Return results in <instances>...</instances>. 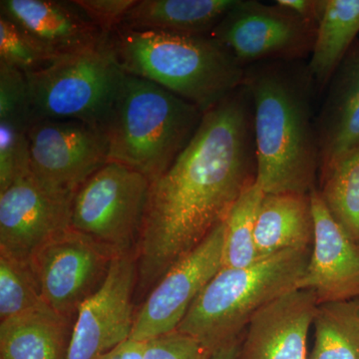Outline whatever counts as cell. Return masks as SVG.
<instances>
[{
    "label": "cell",
    "mask_w": 359,
    "mask_h": 359,
    "mask_svg": "<svg viewBox=\"0 0 359 359\" xmlns=\"http://www.w3.org/2000/svg\"><path fill=\"white\" fill-rule=\"evenodd\" d=\"M264 197L259 184L242 194L226 218L222 269H241L259 261L255 241L257 215Z\"/></svg>",
    "instance_id": "cb8c5ba5"
},
{
    "label": "cell",
    "mask_w": 359,
    "mask_h": 359,
    "mask_svg": "<svg viewBox=\"0 0 359 359\" xmlns=\"http://www.w3.org/2000/svg\"><path fill=\"white\" fill-rule=\"evenodd\" d=\"M209 354L192 337L175 330L146 342L144 359H205Z\"/></svg>",
    "instance_id": "83f0119b"
},
{
    "label": "cell",
    "mask_w": 359,
    "mask_h": 359,
    "mask_svg": "<svg viewBox=\"0 0 359 359\" xmlns=\"http://www.w3.org/2000/svg\"><path fill=\"white\" fill-rule=\"evenodd\" d=\"M359 33V0H327L308 63L318 92L353 47Z\"/></svg>",
    "instance_id": "44dd1931"
},
{
    "label": "cell",
    "mask_w": 359,
    "mask_h": 359,
    "mask_svg": "<svg viewBox=\"0 0 359 359\" xmlns=\"http://www.w3.org/2000/svg\"><path fill=\"white\" fill-rule=\"evenodd\" d=\"M311 200L313 244L297 289L311 290L318 304L359 299V245L328 212L318 189Z\"/></svg>",
    "instance_id": "5bb4252c"
},
{
    "label": "cell",
    "mask_w": 359,
    "mask_h": 359,
    "mask_svg": "<svg viewBox=\"0 0 359 359\" xmlns=\"http://www.w3.org/2000/svg\"><path fill=\"white\" fill-rule=\"evenodd\" d=\"M325 1L327 0H278L276 4L318 25L325 11Z\"/></svg>",
    "instance_id": "f546056e"
},
{
    "label": "cell",
    "mask_w": 359,
    "mask_h": 359,
    "mask_svg": "<svg viewBox=\"0 0 359 359\" xmlns=\"http://www.w3.org/2000/svg\"><path fill=\"white\" fill-rule=\"evenodd\" d=\"M146 342L128 339L97 359H144Z\"/></svg>",
    "instance_id": "4dcf8cb0"
},
{
    "label": "cell",
    "mask_w": 359,
    "mask_h": 359,
    "mask_svg": "<svg viewBox=\"0 0 359 359\" xmlns=\"http://www.w3.org/2000/svg\"><path fill=\"white\" fill-rule=\"evenodd\" d=\"M138 0H74V4L101 30L109 35L121 27L125 16Z\"/></svg>",
    "instance_id": "f1b7e54d"
},
{
    "label": "cell",
    "mask_w": 359,
    "mask_h": 359,
    "mask_svg": "<svg viewBox=\"0 0 359 359\" xmlns=\"http://www.w3.org/2000/svg\"><path fill=\"white\" fill-rule=\"evenodd\" d=\"M313 238L311 194H264L255 230L259 259L283 250L311 249Z\"/></svg>",
    "instance_id": "ac0fdd59"
},
{
    "label": "cell",
    "mask_w": 359,
    "mask_h": 359,
    "mask_svg": "<svg viewBox=\"0 0 359 359\" xmlns=\"http://www.w3.org/2000/svg\"><path fill=\"white\" fill-rule=\"evenodd\" d=\"M30 262L0 254V320H7L44 306Z\"/></svg>",
    "instance_id": "d4e9b609"
},
{
    "label": "cell",
    "mask_w": 359,
    "mask_h": 359,
    "mask_svg": "<svg viewBox=\"0 0 359 359\" xmlns=\"http://www.w3.org/2000/svg\"><path fill=\"white\" fill-rule=\"evenodd\" d=\"M30 174L42 188L72 199L108 162L102 129L72 120H40L28 129Z\"/></svg>",
    "instance_id": "9c48e42d"
},
{
    "label": "cell",
    "mask_w": 359,
    "mask_h": 359,
    "mask_svg": "<svg viewBox=\"0 0 359 359\" xmlns=\"http://www.w3.org/2000/svg\"><path fill=\"white\" fill-rule=\"evenodd\" d=\"M25 76L32 123L72 120L103 130L121 89L125 73L104 46L61 56Z\"/></svg>",
    "instance_id": "8992f818"
},
{
    "label": "cell",
    "mask_w": 359,
    "mask_h": 359,
    "mask_svg": "<svg viewBox=\"0 0 359 359\" xmlns=\"http://www.w3.org/2000/svg\"><path fill=\"white\" fill-rule=\"evenodd\" d=\"M316 113L320 172L359 149V40L347 52L328 82Z\"/></svg>",
    "instance_id": "e0dca14e"
},
{
    "label": "cell",
    "mask_w": 359,
    "mask_h": 359,
    "mask_svg": "<svg viewBox=\"0 0 359 359\" xmlns=\"http://www.w3.org/2000/svg\"><path fill=\"white\" fill-rule=\"evenodd\" d=\"M136 285V254L116 255L100 287L77 309L65 359H97L130 339Z\"/></svg>",
    "instance_id": "7c38bea8"
},
{
    "label": "cell",
    "mask_w": 359,
    "mask_h": 359,
    "mask_svg": "<svg viewBox=\"0 0 359 359\" xmlns=\"http://www.w3.org/2000/svg\"><path fill=\"white\" fill-rule=\"evenodd\" d=\"M0 11L55 57L102 48L107 40L73 1L1 0Z\"/></svg>",
    "instance_id": "2e32d148"
},
{
    "label": "cell",
    "mask_w": 359,
    "mask_h": 359,
    "mask_svg": "<svg viewBox=\"0 0 359 359\" xmlns=\"http://www.w3.org/2000/svg\"><path fill=\"white\" fill-rule=\"evenodd\" d=\"M56 58L20 25L0 14V62L28 74Z\"/></svg>",
    "instance_id": "484cf974"
},
{
    "label": "cell",
    "mask_w": 359,
    "mask_h": 359,
    "mask_svg": "<svg viewBox=\"0 0 359 359\" xmlns=\"http://www.w3.org/2000/svg\"><path fill=\"white\" fill-rule=\"evenodd\" d=\"M203 115L197 106L169 90L125 73L103 129L108 162L131 168L152 183L188 145Z\"/></svg>",
    "instance_id": "277c9868"
},
{
    "label": "cell",
    "mask_w": 359,
    "mask_h": 359,
    "mask_svg": "<svg viewBox=\"0 0 359 359\" xmlns=\"http://www.w3.org/2000/svg\"><path fill=\"white\" fill-rule=\"evenodd\" d=\"M240 339L231 341L226 346L219 347L217 351H212L205 359H238L241 351Z\"/></svg>",
    "instance_id": "1f68e13d"
},
{
    "label": "cell",
    "mask_w": 359,
    "mask_h": 359,
    "mask_svg": "<svg viewBox=\"0 0 359 359\" xmlns=\"http://www.w3.org/2000/svg\"><path fill=\"white\" fill-rule=\"evenodd\" d=\"M105 48L123 72L160 85L203 113L242 86L245 66L210 35L118 28Z\"/></svg>",
    "instance_id": "3957f363"
},
{
    "label": "cell",
    "mask_w": 359,
    "mask_h": 359,
    "mask_svg": "<svg viewBox=\"0 0 359 359\" xmlns=\"http://www.w3.org/2000/svg\"><path fill=\"white\" fill-rule=\"evenodd\" d=\"M318 183L328 212L359 245V149L321 174Z\"/></svg>",
    "instance_id": "603a6c76"
},
{
    "label": "cell",
    "mask_w": 359,
    "mask_h": 359,
    "mask_svg": "<svg viewBox=\"0 0 359 359\" xmlns=\"http://www.w3.org/2000/svg\"><path fill=\"white\" fill-rule=\"evenodd\" d=\"M72 202L45 190L30 173L16 180L0 192V254L30 262L71 229Z\"/></svg>",
    "instance_id": "4fadbf2b"
},
{
    "label": "cell",
    "mask_w": 359,
    "mask_h": 359,
    "mask_svg": "<svg viewBox=\"0 0 359 359\" xmlns=\"http://www.w3.org/2000/svg\"><path fill=\"white\" fill-rule=\"evenodd\" d=\"M29 126L0 121V192L30 173Z\"/></svg>",
    "instance_id": "4316f807"
},
{
    "label": "cell",
    "mask_w": 359,
    "mask_h": 359,
    "mask_svg": "<svg viewBox=\"0 0 359 359\" xmlns=\"http://www.w3.org/2000/svg\"><path fill=\"white\" fill-rule=\"evenodd\" d=\"M224 230V222L156 283L135 316L130 339L147 342L177 330L194 302L222 269Z\"/></svg>",
    "instance_id": "8fae6325"
},
{
    "label": "cell",
    "mask_w": 359,
    "mask_h": 359,
    "mask_svg": "<svg viewBox=\"0 0 359 359\" xmlns=\"http://www.w3.org/2000/svg\"><path fill=\"white\" fill-rule=\"evenodd\" d=\"M311 252V249L283 250L245 268L219 269L177 332L192 337L210 353L240 339L257 311L297 289Z\"/></svg>",
    "instance_id": "5b68a950"
},
{
    "label": "cell",
    "mask_w": 359,
    "mask_h": 359,
    "mask_svg": "<svg viewBox=\"0 0 359 359\" xmlns=\"http://www.w3.org/2000/svg\"><path fill=\"white\" fill-rule=\"evenodd\" d=\"M257 173L252 99L243 84L204 113L186 148L150 184L137 244L139 287L156 285L226 222Z\"/></svg>",
    "instance_id": "6da1fadb"
},
{
    "label": "cell",
    "mask_w": 359,
    "mask_h": 359,
    "mask_svg": "<svg viewBox=\"0 0 359 359\" xmlns=\"http://www.w3.org/2000/svg\"><path fill=\"white\" fill-rule=\"evenodd\" d=\"M309 359H359V299L320 304Z\"/></svg>",
    "instance_id": "7402d4cb"
},
{
    "label": "cell",
    "mask_w": 359,
    "mask_h": 359,
    "mask_svg": "<svg viewBox=\"0 0 359 359\" xmlns=\"http://www.w3.org/2000/svg\"><path fill=\"white\" fill-rule=\"evenodd\" d=\"M69 320L44 304L0 321V359H65Z\"/></svg>",
    "instance_id": "ffe728a7"
},
{
    "label": "cell",
    "mask_w": 359,
    "mask_h": 359,
    "mask_svg": "<svg viewBox=\"0 0 359 359\" xmlns=\"http://www.w3.org/2000/svg\"><path fill=\"white\" fill-rule=\"evenodd\" d=\"M150 181L131 168L107 162L73 198L71 229L115 255L138 244Z\"/></svg>",
    "instance_id": "52a82bcc"
},
{
    "label": "cell",
    "mask_w": 359,
    "mask_h": 359,
    "mask_svg": "<svg viewBox=\"0 0 359 359\" xmlns=\"http://www.w3.org/2000/svg\"><path fill=\"white\" fill-rule=\"evenodd\" d=\"M318 25L285 7L237 0L210 36L247 66L269 60L311 57Z\"/></svg>",
    "instance_id": "ba28073f"
},
{
    "label": "cell",
    "mask_w": 359,
    "mask_h": 359,
    "mask_svg": "<svg viewBox=\"0 0 359 359\" xmlns=\"http://www.w3.org/2000/svg\"><path fill=\"white\" fill-rule=\"evenodd\" d=\"M237 0H140L122 26L183 35H210Z\"/></svg>",
    "instance_id": "d6986e66"
},
{
    "label": "cell",
    "mask_w": 359,
    "mask_h": 359,
    "mask_svg": "<svg viewBox=\"0 0 359 359\" xmlns=\"http://www.w3.org/2000/svg\"><path fill=\"white\" fill-rule=\"evenodd\" d=\"M116 255L93 238L69 229L30 259L47 306L70 320L105 280Z\"/></svg>",
    "instance_id": "30bf717a"
},
{
    "label": "cell",
    "mask_w": 359,
    "mask_h": 359,
    "mask_svg": "<svg viewBox=\"0 0 359 359\" xmlns=\"http://www.w3.org/2000/svg\"><path fill=\"white\" fill-rule=\"evenodd\" d=\"M252 106L257 183L264 194L309 195L320 151L314 108L318 86L304 60H269L245 67Z\"/></svg>",
    "instance_id": "7a4b0ae2"
},
{
    "label": "cell",
    "mask_w": 359,
    "mask_h": 359,
    "mask_svg": "<svg viewBox=\"0 0 359 359\" xmlns=\"http://www.w3.org/2000/svg\"><path fill=\"white\" fill-rule=\"evenodd\" d=\"M318 306L311 290L301 289L269 302L250 320L238 359H306V339Z\"/></svg>",
    "instance_id": "9a60e30c"
}]
</instances>
